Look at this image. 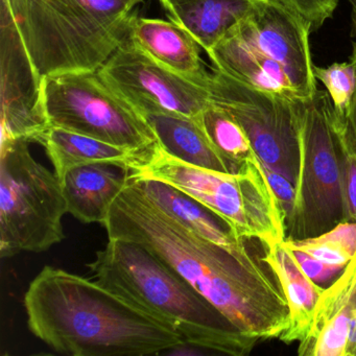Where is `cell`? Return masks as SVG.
Instances as JSON below:
<instances>
[{
  "label": "cell",
  "instance_id": "6da1fadb",
  "mask_svg": "<svg viewBox=\"0 0 356 356\" xmlns=\"http://www.w3.org/2000/svg\"><path fill=\"white\" fill-rule=\"evenodd\" d=\"M103 226L109 238L140 243L193 285L243 334L280 339L291 309L280 281L241 237L235 247L213 243L166 213L130 176Z\"/></svg>",
  "mask_w": 356,
  "mask_h": 356
},
{
  "label": "cell",
  "instance_id": "7a4b0ae2",
  "mask_svg": "<svg viewBox=\"0 0 356 356\" xmlns=\"http://www.w3.org/2000/svg\"><path fill=\"white\" fill-rule=\"evenodd\" d=\"M24 301L31 332L59 353L143 356L186 343L170 325L97 281L61 268H43Z\"/></svg>",
  "mask_w": 356,
  "mask_h": 356
},
{
  "label": "cell",
  "instance_id": "3957f363",
  "mask_svg": "<svg viewBox=\"0 0 356 356\" xmlns=\"http://www.w3.org/2000/svg\"><path fill=\"white\" fill-rule=\"evenodd\" d=\"M88 266L99 284L170 325L187 345L243 356L257 343L140 243L109 238Z\"/></svg>",
  "mask_w": 356,
  "mask_h": 356
},
{
  "label": "cell",
  "instance_id": "277c9868",
  "mask_svg": "<svg viewBox=\"0 0 356 356\" xmlns=\"http://www.w3.org/2000/svg\"><path fill=\"white\" fill-rule=\"evenodd\" d=\"M41 79L99 70L128 39L124 0H1Z\"/></svg>",
  "mask_w": 356,
  "mask_h": 356
},
{
  "label": "cell",
  "instance_id": "5b68a950",
  "mask_svg": "<svg viewBox=\"0 0 356 356\" xmlns=\"http://www.w3.org/2000/svg\"><path fill=\"white\" fill-rule=\"evenodd\" d=\"M312 29L277 0H261L207 55L214 68L243 84L306 102L318 90Z\"/></svg>",
  "mask_w": 356,
  "mask_h": 356
},
{
  "label": "cell",
  "instance_id": "8992f818",
  "mask_svg": "<svg viewBox=\"0 0 356 356\" xmlns=\"http://www.w3.org/2000/svg\"><path fill=\"white\" fill-rule=\"evenodd\" d=\"M130 172L184 191L222 216L239 237L268 245L286 236L284 213L258 159L237 174H224L180 161L157 143Z\"/></svg>",
  "mask_w": 356,
  "mask_h": 356
},
{
  "label": "cell",
  "instance_id": "52a82bcc",
  "mask_svg": "<svg viewBox=\"0 0 356 356\" xmlns=\"http://www.w3.org/2000/svg\"><path fill=\"white\" fill-rule=\"evenodd\" d=\"M67 213L61 181L37 161L24 140L0 147V256L41 253L63 241Z\"/></svg>",
  "mask_w": 356,
  "mask_h": 356
},
{
  "label": "cell",
  "instance_id": "ba28073f",
  "mask_svg": "<svg viewBox=\"0 0 356 356\" xmlns=\"http://www.w3.org/2000/svg\"><path fill=\"white\" fill-rule=\"evenodd\" d=\"M339 124L330 95L316 90L302 103L299 174L285 239H304L346 222Z\"/></svg>",
  "mask_w": 356,
  "mask_h": 356
},
{
  "label": "cell",
  "instance_id": "9c48e42d",
  "mask_svg": "<svg viewBox=\"0 0 356 356\" xmlns=\"http://www.w3.org/2000/svg\"><path fill=\"white\" fill-rule=\"evenodd\" d=\"M42 97L51 127L122 147L137 158L158 143L145 118L106 83L99 70L47 76Z\"/></svg>",
  "mask_w": 356,
  "mask_h": 356
},
{
  "label": "cell",
  "instance_id": "30bf717a",
  "mask_svg": "<svg viewBox=\"0 0 356 356\" xmlns=\"http://www.w3.org/2000/svg\"><path fill=\"white\" fill-rule=\"evenodd\" d=\"M204 85L210 101L241 124L260 163L295 185L303 102L248 86L214 67Z\"/></svg>",
  "mask_w": 356,
  "mask_h": 356
},
{
  "label": "cell",
  "instance_id": "8fae6325",
  "mask_svg": "<svg viewBox=\"0 0 356 356\" xmlns=\"http://www.w3.org/2000/svg\"><path fill=\"white\" fill-rule=\"evenodd\" d=\"M99 72L141 115L170 112L195 118L210 102L205 86L162 65L129 39Z\"/></svg>",
  "mask_w": 356,
  "mask_h": 356
},
{
  "label": "cell",
  "instance_id": "7c38bea8",
  "mask_svg": "<svg viewBox=\"0 0 356 356\" xmlns=\"http://www.w3.org/2000/svg\"><path fill=\"white\" fill-rule=\"evenodd\" d=\"M0 13L1 141L42 145L51 128L43 104V80L33 67L5 6Z\"/></svg>",
  "mask_w": 356,
  "mask_h": 356
},
{
  "label": "cell",
  "instance_id": "4fadbf2b",
  "mask_svg": "<svg viewBox=\"0 0 356 356\" xmlns=\"http://www.w3.org/2000/svg\"><path fill=\"white\" fill-rule=\"evenodd\" d=\"M356 314V254L341 276L324 289L300 356H346L348 335Z\"/></svg>",
  "mask_w": 356,
  "mask_h": 356
},
{
  "label": "cell",
  "instance_id": "5bb4252c",
  "mask_svg": "<svg viewBox=\"0 0 356 356\" xmlns=\"http://www.w3.org/2000/svg\"><path fill=\"white\" fill-rule=\"evenodd\" d=\"M129 40L172 72L204 86L209 70L201 58L199 43L176 22L138 17L131 22Z\"/></svg>",
  "mask_w": 356,
  "mask_h": 356
},
{
  "label": "cell",
  "instance_id": "9a60e30c",
  "mask_svg": "<svg viewBox=\"0 0 356 356\" xmlns=\"http://www.w3.org/2000/svg\"><path fill=\"white\" fill-rule=\"evenodd\" d=\"M130 176V170L109 163L72 168L61 180L68 213L85 224L103 225Z\"/></svg>",
  "mask_w": 356,
  "mask_h": 356
},
{
  "label": "cell",
  "instance_id": "2e32d148",
  "mask_svg": "<svg viewBox=\"0 0 356 356\" xmlns=\"http://www.w3.org/2000/svg\"><path fill=\"white\" fill-rule=\"evenodd\" d=\"M264 249L262 259L280 281L291 309V325L279 339L286 343L302 341L312 326L316 304L325 289L306 276L283 241L264 245Z\"/></svg>",
  "mask_w": 356,
  "mask_h": 356
},
{
  "label": "cell",
  "instance_id": "e0dca14e",
  "mask_svg": "<svg viewBox=\"0 0 356 356\" xmlns=\"http://www.w3.org/2000/svg\"><path fill=\"white\" fill-rule=\"evenodd\" d=\"M131 177L152 201L189 230L226 247L241 243L232 226L202 202L162 181Z\"/></svg>",
  "mask_w": 356,
  "mask_h": 356
},
{
  "label": "cell",
  "instance_id": "ac0fdd59",
  "mask_svg": "<svg viewBox=\"0 0 356 356\" xmlns=\"http://www.w3.org/2000/svg\"><path fill=\"white\" fill-rule=\"evenodd\" d=\"M163 151L180 161L214 172L232 174L195 118L155 112L143 114Z\"/></svg>",
  "mask_w": 356,
  "mask_h": 356
},
{
  "label": "cell",
  "instance_id": "d6986e66",
  "mask_svg": "<svg viewBox=\"0 0 356 356\" xmlns=\"http://www.w3.org/2000/svg\"><path fill=\"white\" fill-rule=\"evenodd\" d=\"M261 0H184L168 14L207 54Z\"/></svg>",
  "mask_w": 356,
  "mask_h": 356
},
{
  "label": "cell",
  "instance_id": "ffe728a7",
  "mask_svg": "<svg viewBox=\"0 0 356 356\" xmlns=\"http://www.w3.org/2000/svg\"><path fill=\"white\" fill-rule=\"evenodd\" d=\"M42 145L60 181L79 166L109 163L131 170L137 161L136 156L122 147L56 127L49 129Z\"/></svg>",
  "mask_w": 356,
  "mask_h": 356
},
{
  "label": "cell",
  "instance_id": "44dd1931",
  "mask_svg": "<svg viewBox=\"0 0 356 356\" xmlns=\"http://www.w3.org/2000/svg\"><path fill=\"white\" fill-rule=\"evenodd\" d=\"M195 118L232 174L258 159L241 124L222 106L210 101Z\"/></svg>",
  "mask_w": 356,
  "mask_h": 356
},
{
  "label": "cell",
  "instance_id": "7402d4cb",
  "mask_svg": "<svg viewBox=\"0 0 356 356\" xmlns=\"http://www.w3.org/2000/svg\"><path fill=\"white\" fill-rule=\"evenodd\" d=\"M291 249L325 264L347 266L356 254V222H341L328 232L304 239H284Z\"/></svg>",
  "mask_w": 356,
  "mask_h": 356
},
{
  "label": "cell",
  "instance_id": "603a6c76",
  "mask_svg": "<svg viewBox=\"0 0 356 356\" xmlns=\"http://www.w3.org/2000/svg\"><path fill=\"white\" fill-rule=\"evenodd\" d=\"M316 80L322 82L330 95L337 118H345L356 89V64L349 62L333 63L328 67L314 66Z\"/></svg>",
  "mask_w": 356,
  "mask_h": 356
},
{
  "label": "cell",
  "instance_id": "cb8c5ba5",
  "mask_svg": "<svg viewBox=\"0 0 356 356\" xmlns=\"http://www.w3.org/2000/svg\"><path fill=\"white\" fill-rule=\"evenodd\" d=\"M337 118L346 222H356V145L346 134L337 116Z\"/></svg>",
  "mask_w": 356,
  "mask_h": 356
},
{
  "label": "cell",
  "instance_id": "d4e9b609",
  "mask_svg": "<svg viewBox=\"0 0 356 356\" xmlns=\"http://www.w3.org/2000/svg\"><path fill=\"white\" fill-rule=\"evenodd\" d=\"M289 249L301 270L305 273L306 276L310 280L314 281L316 284L322 287H324L323 284H328V283L329 285L332 284L347 268V266L325 264V262L320 261V260L308 255L305 252L291 249V248H289Z\"/></svg>",
  "mask_w": 356,
  "mask_h": 356
},
{
  "label": "cell",
  "instance_id": "484cf974",
  "mask_svg": "<svg viewBox=\"0 0 356 356\" xmlns=\"http://www.w3.org/2000/svg\"><path fill=\"white\" fill-rule=\"evenodd\" d=\"M318 29L332 16L337 7V0H277Z\"/></svg>",
  "mask_w": 356,
  "mask_h": 356
},
{
  "label": "cell",
  "instance_id": "4316f807",
  "mask_svg": "<svg viewBox=\"0 0 356 356\" xmlns=\"http://www.w3.org/2000/svg\"><path fill=\"white\" fill-rule=\"evenodd\" d=\"M261 168L264 175H266L268 184L272 187L277 200L280 203L283 213L285 216V220H289L291 211H293V203H295V185L291 181L287 180L282 175L273 172L272 170H268L262 164ZM286 220H285V225H286Z\"/></svg>",
  "mask_w": 356,
  "mask_h": 356
},
{
  "label": "cell",
  "instance_id": "83f0119b",
  "mask_svg": "<svg viewBox=\"0 0 356 356\" xmlns=\"http://www.w3.org/2000/svg\"><path fill=\"white\" fill-rule=\"evenodd\" d=\"M350 59L356 64V43L353 45V53H352ZM343 124V130H345L347 136L351 139L352 143L356 145V89L354 93L353 99H352L351 105H350L349 110L346 114L345 118L341 120Z\"/></svg>",
  "mask_w": 356,
  "mask_h": 356
},
{
  "label": "cell",
  "instance_id": "f1b7e54d",
  "mask_svg": "<svg viewBox=\"0 0 356 356\" xmlns=\"http://www.w3.org/2000/svg\"><path fill=\"white\" fill-rule=\"evenodd\" d=\"M160 3H161L163 9L168 12V14L172 13V10L176 6H178L179 3H183L184 0H159Z\"/></svg>",
  "mask_w": 356,
  "mask_h": 356
},
{
  "label": "cell",
  "instance_id": "f546056e",
  "mask_svg": "<svg viewBox=\"0 0 356 356\" xmlns=\"http://www.w3.org/2000/svg\"><path fill=\"white\" fill-rule=\"evenodd\" d=\"M352 7V30L353 35L356 36V0H349Z\"/></svg>",
  "mask_w": 356,
  "mask_h": 356
},
{
  "label": "cell",
  "instance_id": "4dcf8cb0",
  "mask_svg": "<svg viewBox=\"0 0 356 356\" xmlns=\"http://www.w3.org/2000/svg\"><path fill=\"white\" fill-rule=\"evenodd\" d=\"M124 3H129V5L132 6V7H136L138 3H140L143 0H124Z\"/></svg>",
  "mask_w": 356,
  "mask_h": 356
}]
</instances>
